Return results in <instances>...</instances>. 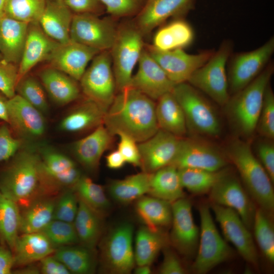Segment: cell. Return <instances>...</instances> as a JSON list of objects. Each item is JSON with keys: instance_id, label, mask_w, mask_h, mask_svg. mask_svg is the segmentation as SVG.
<instances>
[{"instance_id": "1", "label": "cell", "mask_w": 274, "mask_h": 274, "mask_svg": "<svg viewBox=\"0 0 274 274\" xmlns=\"http://www.w3.org/2000/svg\"><path fill=\"white\" fill-rule=\"evenodd\" d=\"M155 107V100L128 87L116 93L106 112L104 125L113 136L124 133L137 143L143 142L159 129Z\"/></svg>"}, {"instance_id": "2", "label": "cell", "mask_w": 274, "mask_h": 274, "mask_svg": "<svg viewBox=\"0 0 274 274\" xmlns=\"http://www.w3.org/2000/svg\"><path fill=\"white\" fill-rule=\"evenodd\" d=\"M224 155L237 169L244 187L253 201L271 215L274 209L273 182L252 150L250 144L239 139L232 140Z\"/></svg>"}, {"instance_id": "3", "label": "cell", "mask_w": 274, "mask_h": 274, "mask_svg": "<svg viewBox=\"0 0 274 274\" xmlns=\"http://www.w3.org/2000/svg\"><path fill=\"white\" fill-rule=\"evenodd\" d=\"M273 71L270 61L252 82L232 94L225 105L231 124L245 138L251 137L256 130L265 91Z\"/></svg>"}, {"instance_id": "4", "label": "cell", "mask_w": 274, "mask_h": 274, "mask_svg": "<svg viewBox=\"0 0 274 274\" xmlns=\"http://www.w3.org/2000/svg\"><path fill=\"white\" fill-rule=\"evenodd\" d=\"M172 92L183 111L187 131L194 135H220L222 127L219 115L199 90L185 82L176 85Z\"/></svg>"}, {"instance_id": "5", "label": "cell", "mask_w": 274, "mask_h": 274, "mask_svg": "<svg viewBox=\"0 0 274 274\" xmlns=\"http://www.w3.org/2000/svg\"><path fill=\"white\" fill-rule=\"evenodd\" d=\"M45 177L39 155L30 151L18 153L0 178V192L17 203L27 199Z\"/></svg>"}, {"instance_id": "6", "label": "cell", "mask_w": 274, "mask_h": 274, "mask_svg": "<svg viewBox=\"0 0 274 274\" xmlns=\"http://www.w3.org/2000/svg\"><path fill=\"white\" fill-rule=\"evenodd\" d=\"M143 37L134 22L118 26L110 50L117 92L130 86L132 71L145 47Z\"/></svg>"}, {"instance_id": "7", "label": "cell", "mask_w": 274, "mask_h": 274, "mask_svg": "<svg viewBox=\"0 0 274 274\" xmlns=\"http://www.w3.org/2000/svg\"><path fill=\"white\" fill-rule=\"evenodd\" d=\"M232 49L231 41L224 40L209 60L187 81L221 106H225L230 97L226 65Z\"/></svg>"}, {"instance_id": "8", "label": "cell", "mask_w": 274, "mask_h": 274, "mask_svg": "<svg viewBox=\"0 0 274 274\" xmlns=\"http://www.w3.org/2000/svg\"><path fill=\"white\" fill-rule=\"evenodd\" d=\"M200 219L199 238L192 270L204 274L219 264L231 259L234 251L220 234L210 208L202 204L199 208Z\"/></svg>"}, {"instance_id": "9", "label": "cell", "mask_w": 274, "mask_h": 274, "mask_svg": "<svg viewBox=\"0 0 274 274\" xmlns=\"http://www.w3.org/2000/svg\"><path fill=\"white\" fill-rule=\"evenodd\" d=\"M133 227L128 222L117 225L102 239L100 257L103 268L115 274H127L134 264L132 245Z\"/></svg>"}, {"instance_id": "10", "label": "cell", "mask_w": 274, "mask_h": 274, "mask_svg": "<svg viewBox=\"0 0 274 274\" xmlns=\"http://www.w3.org/2000/svg\"><path fill=\"white\" fill-rule=\"evenodd\" d=\"M80 82L86 98L107 111L117 93L110 50L101 51L94 56Z\"/></svg>"}, {"instance_id": "11", "label": "cell", "mask_w": 274, "mask_h": 274, "mask_svg": "<svg viewBox=\"0 0 274 274\" xmlns=\"http://www.w3.org/2000/svg\"><path fill=\"white\" fill-rule=\"evenodd\" d=\"M274 52V38L258 48L230 57L227 73L229 94H233L252 82L270 62Z\"/></svg>"}, {"instance_id": "12", "label": "cell", "mask_w": 274, "mask_h": 274, "mask_svg": "<svg viewBox=\"0 0 274 274\" xmlns=\"http://www.w3.org/2000/svg\"><path fill=\"white\" fill-rule=\"evenodd\" d=\"M118 26L113 19L100 18L92 14H74L70 30L71 41L99 51L110 50Z\"/></svg>"}, {"instance_id": "13", "label": "cell", "mask_w": 274, "mask_h": 274, "mask_svg": "<svg viewBox=\"0 0 274 274\" xmlns=\"http://www.w3.org/2000/svg\"><path fill=\"white\" fill-rule=\"evenodd\" d=\"M150 55L176 85L187 82L191 75L211 57L214 51L206 50L189 54L183 49L163 51L152 45H145Z\"/></svg>"}, {"instance_id": "14", "label": "cell", "mask_w": 274, "mask_h": 274, "mask_svg": "<svg viewBox=\"0 0 274 274\" xmlns=\"http://www.w3.org/2000/svg\"><path fill=\"white\" fill-rule=\"evenodd\" d=\"M209 193L211 203L232 209L246 226L250 230L252 229L256 207L239 180L229 169Z\"/></svg>"}, {"instance_id": "15", "label": "cell", "mask_w": 274, "mask_h": 274, "mask_svg": "<svg viewBox=\"0 0 274 274\" xmlns=\"http://www.w3.org/2000/svg\"><path fill=\"white\" fill-rule=\"evenodd\" d=\"M172 225L169 240L174 247L188 258L195 256L199 238V229L194 222L191 204L184 197L173 202Z\"/></svg>"}, {"instance_id": "16", "label": "cell", "mask_w": 274, "mask_h": 274, "mask_svg": "<svg viewBox=\"0 0 274 274\" xmlns=\"http://www.w3.org/2000/svg\"><path fill=\"white\" fill-rule=\"evenodd\" d=\"M211 208L227 241L230 242L242 257L255 266L258 253L250 232L238 214L231 209L211 203Z\"/></svg>"}, {"instance_id": "17", "label": "cell", "mask_w": 274, "mask_h": 274, "mask_svg": "<svg viewBox=\"0 0 274 274\" xmlns=\"http://www.w3.org/2000/svg\"><path fill=\"white\" fill-rule=\"evenodd\" d=\"M227 161L224 154L207 142L182 138L178 153L170 165L177 169L217 171L225 168Z\"/></svg>"}, {"instance_id": "18", "label": "cell", "mask_w": 274, "mask_h": 274, "mask_svg": "<svg viewBox=\"0 0 274 274\" xmlns=\"http://www.w3.org/2000/svg\"><path fill=\"white\" fill-rule=\"evenodd\" d=\"M182 138L159 129L151 137L139 143L143 171L152 174L170 165L178 153Z\"/></svg>"}, {"instance_id": "19", "label": "cell", "mask_w": 274, "mask_h": 274, "mask_svg": "<svg viewBox=\"0 0 274 274\" xmlns=\"http://www.w3.org/2000/svg\"><path fill=\"white\" fill-rule=\"evenodd\" d=\"M196 0H146L133 21L143 36L170 17L179 18L193 9Z\"/></svg>"}, {"instance_id": "20", "label": "cell", "mask_w": 274, "mask_h": 274, "mask_svg": "<svg viewBox=\"0 0 274 274\" xmlns=\"http://www.w3.org/2000/svg\"><path fill=\"white\" fill-rule=\"evenodd\" d=\"M136 73L132 75L130 86L154 100L172 92L175 85L144 47L138 61Z\"/></svg>"}, {"instance_id": "21", "label": "cell", "mask_w": 274, "mask_h": 274, "mask_svg": "<svg viewBox=\"0 0 274 274\" xmlns=\"http://www.w3.org/2000/svg\"><path fill=\"white\" fill-rule=\"evenodd\" d=\"M99 51L72 41L59 44L47 60L50 66L80 81L88 63Z\"/></svg>"}, {"instance_id": "22", "label": "cell", "mask_w": 274, "mask_h": 274, "mask_svg": "<svg viewBox=\"0 0 274 274\" xmlns=\"http://www.w3.org/2000/svg\"><path fill=\"white\" fill-rule=\"evenodd\" d=\"M8 123L20 135L39 137L46 128L42 113L18 94L8 99Z\"/></svg>"}, {"instance_id": "23", "label": "cell", "mask_w": 274, "mask_h": 274, "mask_svg": "<svg viewBox=\"0 0 274 274\" xmlns=\"http://www.w3.org/2000/svg\"><path fill=\"white\" fill-rule=\"evenodd\" d=\"M59 44L45 33L38 22L29 23L22 57L18 64V82L39 62L47 60Z\"/></svg>"}, {"instance_id": "24", "label": "cell", "mask_w": 274, "mask_h": 274, "mask_svg": "<svg viewBox=\"0 0 274 274\" xmlns=\"http://www.w3.org/2000/svg\"><path fill=\"white\" fill-rule=\"evenodd\" d=\"M73 15L63 1L46 0L38 23L50 38L59 44H65L71 41Z\"/></svg>"}, {"instance_id": "25", "label": "cell", "mask_w": 274, "mask_h": 274, "mask_svg": "<svg viewBox=\"0 0 274 274\" xmlns=\"http://www.w3.org/2000/svg\"><path fill=\"white\" fill-rule=\"evenodd\" d=\"M113 136L104 124L99 125L74 143L73 150L76 159L87 169H96L103 153L112 145Z\"/></svg>"}, {"instance_id": "26", "label": "cell", "mask_w": 274, "mask_h": 274, "mask_svg": "<svg viewBox=\"0 0 274 274\" xmlns=\"http://www.w3.org/2000/svg\"><path fill=\"white\" fill-rule=\"evenodd\" d=\"M29 23L6 16L0 19V53L3 59L18 65L25 45Z\"/></svg>"}, {"instance_id": "27", "label": "cell", "mask_w": 274, "mask_h": 274, "mask_svg": "<svg viewBox=\"0 0 274 274\" xmlns=\"http://www.w3.org/2000/svg\"><path fill=\"white\" fill-rule=\"evenodd\" d=\"M39 77L48 94L58 105L68 104L79 97L76 80L64 73L49 66L40 72Z\"/></svg>"}, {"instance_id": "28", "label": "cell", "mask_w": 274, "mask_h": 274, "mask_svg": "<svg viewBox=\"0 0 274 274\" xmlns=\"http://www.w3.org/2000/svg\"><path fill=\"white\" fill-rule=\"evenodd\" d=\"M13 250L15 264L24 265L50 255L54 247L43 233L37 232L18 236Z\"/></svg>"}, {"instance_id": "29", "label": "cell", "mask_w": 274, "mask_h": 274, "mask_svg": "<svg viewBox=\"0 0 274 274\" xmlns=\"http://www.w3.org/2000/svg\"><path fill=\"white\" fill-rule=\"evenodd\" d=\"M106 112L96 102L86 98L62 120L60 128L69 132L95 129L104 124Z\"/></svg>"}, {"instance_id": "30", "label": "cell", "mask_w": 274, "mask_h": 274, "mask_svg": "<svg viewBox=\"0 0 274 274\" xmlns=\"http://www.w3.org/2000/svg\"><path fill=\"white\" fill-rule=\"evenodd\" d=\"M194 39L191 25L181 17L176 18L157 31L152 45L163 51L184 49L192 44Z\"/></svg>"}, {"instance_id": "31", "label": "cell", "mask_w": 274, "mask_h": 274, "mask_svg": "<svg viewBox=\"0 0 274 274\" xmlns=\"http://www.w3.org/2000/svg\"><path fill=\"white\" fill-rule=\"evenodd\" d=\"M157 101L155 113L159 129L182 138L187 131L185 118L173 92L164 94Z\"/></svg>"}, {"instance_id": "32", "label": "cell", "mask_w": 274, "mask_h": 274, "mask_svg": "<svg viewBox=\"0 0 274 274\" xmlns=\"http://www.w3.org/2000/svg\"><path fill=\"white\" fill-rule=\"evenodd\" d=\"M41 159L44 174L49 181L60 185L74 186L81 177L74 162L62 154L46 151Z\"/></svg>"}, {"instance_id": "33", "label": "cell", "mask_w": 274, "mask_h": 274, "mask_svg": "<svg viewBox=\"0 0 274 274\" xmlns=\"http://www.w3.org/2000/svg\"><path fill=\"white\" fill-rule=\"evenodd\" d=\"M73 224L79 242L93 250L101 232V214L79 199L78 210Z\"/></svg>"}, {"instance_id": "34", "label": "cell", "mask_w": 274, "mask_h": 274, "mask_svg": "<svg viewBox=\"0 0 274 274\" xmlns=\"http://www.w3.org/2000/svg\"><path fill=\"white\" fill-rule=\"evenodd\" d=\"M178 169L169 165L151 174L149 194L170 203L184 197Z\"/></svg>"}, {"instance_id": "35", "label": "cell", "mask_w": 274, "mask_h": 274, "mask_svg": "<svg viewBox=\"0 0 274 274\" xmlns=\"http://www.w3.org/2000/svg\"><path fill=\"white\" fill-rule=\"evenodd\" d=\"M136 211L145 226L159 230L160 227L171 224L172 209L170 202L154 197L142 196L138 199Z\"/></svg>"}, {"instance_id": "36", "label": "cell", "mask_w": 274, "mask_h": 274, "mask_svg": "<svg viewBox=\"0 0 274 274\" xmlns=\"http://www.w3.org/2000/svg\"><path fill=\"white\" fill-rule=\"evenodd\" d=\"M166 244L165 236L159 230H154L146 226L141 227L135 237V263L137 265H150Z\"/></svg>"}, {"instance_id": "37", "label": "cell", "mask_w": 274, "mask_h": 274, "mask_svg": "<svg viewBox=\"0 0 274 274\" xmlns=\"http://www.w3.org/2000/svg\"><path fill=\"white\" fill-rule=\"evenodd\" d=\"M151 174L145 172L112 182L109 186L112 197L121 203H129L149 193Z\"/></svg>"}, {"instance_id": "38", "label": "cell", "mask_w": 274, "mask_h": 274, "mask_svg": "<svg viewBox=\"0 0 274 274\" xmlns=\"http://www.w3.org/2000/svg\"><path fill=\"white\" fill-rule=\"evenodd\" d=\"M55 203L50 199L37 200L21 213L19 231L41 232L53 219Z\"/></svg>"}, {"instance_id": "39", "label": "cell", "mask_w": 274, "mask_h": 274, "mask_svg": "<svg viewBox=\"0 0 274 274\" xmlns=\"http://www.w3.org/2000/svg\"><path fill=\"white\" fill-rule=\"evenodd\" d=\"M92 251L82 245H68L59 247L54 256L60 261L71 273L89 274L92 273L95 268Z\"/></svg>"}, {"instance_id": "40", "label": "cell", "mask_w": 274, "mask_h": 274, "mask_svg": "<svg viewBox=\"0 0 274 274\" xmlns=\"http://www.w3.org/2000/svg\"><path fill=\"white\" fill-rule=\"evenodd\" d=\"M20 217L18 203L0 192V238L12 250L18 237Z\"/></svg>"}, {"instance_id": "41", "label": "cell", "mask_w": 274, "mask_h": 274, "mask_svg": "<svg viewBox=\"0 0 274 274\" xmlns=\"http://www.w3.org/2000/svg\"><path fill=\"white\" fill-rule=\"evenodd\" d=\"M228 169L226 167L217 171L190 168L178 169L183 188L195 194L209 193Z\"/></svg>"}, {"instance_id": "42", "label": "cell", "mask_w": 274, "mask_h": 274, "mask_svg": "<svg viewBox=\"0 0 274 274\" xmlns=\"http://www.w3.org/2000/svg\"><path fill=\"white\" fill-rule=\"evenodd\" d=\"M259 207H256L253 228L258 245L266 258L274 261V230L270 216Z\"/></svg>"}, {"instance_id": "43", "label": "cell", "mask_w": 274, "mask_h": 274, "mask_svg": "<svg viewBox=\"0 0 274 274\" xmlns=\"http://www.w3.org/2000/svg\"><path fill=\"white\" fill-rule=\"evenodd\" d=\"M74 187L78 198L100 214L109 209L110 202L102 187L90 178L81 176Z\"/></svg>"}, {"instance_id": "44", "label": "cell", "mask_w": 274, "mask_h": 274, "mask_svg": "<svg viewBox=\"0 0 274 274\" xmlns=\"http://www.w3.org/2000/svg\"><path fill=\"white\" fill-rule=\"evenodd\" d=\"M46 0H6L5 15L27 23L38 22Z\"/></svg>"}, {"instance_id": "45", "label": "cell", "mask_w": 274, "mask_h": 274, "mask_svg": "<svg viewBox=\"0 0 274 274\" xmlns=\"http://www.w3.org/2000/svg\"><path fill=\"white\" fill-rule=\"evenodd\" d=\"M16 91L42 113L48 111V105L43 85L35 77L26 75L21 79L17 84Z\"/></svg>"}, {"instance_id": "46", "label": "cell", "mask_w": 274, "mask_h": 274, "mask_svg": "<svg viewBox=\"0 0 274 274\" xmlns=\"http://www.w3.org/2000/svg\"><path fill=\"white\" fill-rule=\"evenodd\" d=\"M41 232L53 246L63 247L79 242L73 223L53 219Z\"/></svg>"}, {"instance_id": "47", "label": "cell", "mask_w": 274, "mask_h": 274, "mask_svg": "<svg viewBox=\"0 0 274 274\" xmlns=\"http://www.w3.org/2000/svg\"><path fill=\"white\" fill-rule=\"evenodd\" d=\"M256 130L264 138H274V94L270 84L265 91Z\"/></svg>"}, {"instance_id": "48", "label": "cell", "mask_w": 274, "mask_h": 274, "mask_svg": "<svg viewBox=\"0 0 274 274\" xmlns=\"http://www.w3.org/2000/svg\"><path fill=\"white\" fill-rule=\"evenodd\" d=\"M112 18L136 15L146 0H99Z\"/></svg>"}, {"instance_id": "49", "label": "cell", "mask_w": 274, "mask_h": 274, "mask_svg": "<svg viewBox=\"0 0 274 274\" xmlns=\"http://www.w3.org/2000/svg\"><path fill=\"white\" fill-rule=\"evenodd\" d=\"M78 199L74 192H64L55 204L53 219L73 223L78 210Z\"/></svg>"}, {"instance_id": "50", "label": "cell", "mask_w": 274, "mask_h": 274, "mask_svg": "<svg viewBox=\"0 0 274 274\" xmlns=\"http://www.w3.org/2000/svg\"><path fill=\"white\" fill-rule=\"evenodd\" d=\"M18 77V65L0 59V92L8 99L16 94Z\"/></svg>"}, {"instance_id": "51", "label": "cell", "mask_w": 274, "mask_h": 274, "mask_svg": "<svg viewBox=\"0 0 274 274\" xmlns=\"http://www.w3.org/2000/svg\"><path fill=\"white\" fill-rule=\"evenodd\" d=\"M257 158L274 182V145L272 140L264 138L259 141L256 145Z\"/></svg>"}, {"instance_id": "52", "label": "cell", "mask_w": 274, "mask_h": 274, "mask_svg": "<svg viewBox=\"0 0 274 274\" xmlns=\"http://www.w3.org/2000/svg\"><path fill=\"white\" fill-rule=\"evenodd\" d=\"M119 141L118 150L126 162L141 167V156L138 144L133 138L124 133L118 134Z\"/></svg>"}, {"instance_id": "53", "label": "cell", "mask_w": 274, "mask_h": 274, "mask_svg": "<svg viewBox=\"0 0 274 274\" xmlns=\"http://www.w3.org/2000/svg\"><path fill=\"white\" fill-rule=\"evenodd\" d=\"M20 146V141L13 137L7 125L0 127V162L14 156Z\"/></svg>"}, {"instance_id": "54", "label": "cell", "mask_w": 274, "mask_h": 274, "mask_svg": "<svg viewBox=\"0 0 274 274\" xmlns=\"http://www.w3.org/2000/svg\"><path fill=\"white\" fill-rule=\"evenodd\" d=\"M75 14H92L98 16L106 9L99 0H63Z\"/></svg>"}, {"instance_id": "55", "label": "cell", "mask_w": 274, "mask_h": 274, "mask_svg": "<svg viewBox=\"0 0 274 274\" xmlns=\"http://www.w3.org/2000/svg\"><path fill=\"white\" fill-rule=\"evenodd\" d=\"M163 259L159 269L161 274H184L186 270L179 257L170 249L165 246L163 249Z\"/></svg>"}, {"instance_id": "56", "label": "cell", "mask_w": 274, "mask_h": 274, "mask_svg": "<svg viewBox=\"0 0 274 274\" xmlns=\"http://www.w3.org/2000/svg\"><path fill=\"white\" fill-rule=\"evenodd\" d=\"M41 261L40 271L43 274H70L67 267L54 256L49 255Z\"/></svg>"}, {"instance_id": "57", "label": "cell", "mask_w": 274, "mask_h": 274, "mask_svg": "<svg viewBox=\"0 0 274 274\" xmlns=\"http://www.w3.org/2000/svg\"><path fill=\"white\" fill-rule=\"evenodd\" d=\"M15 265L14 255L7 248L0 246V274H10Z\"/></svg>"}, {"instance_id": "58", "label": "cell", "mask_w": 274, "mask_h": 274, "mask_svg": "<svg viewBox=\"0 0 274 274\" xmlns=\"http://www.w3.org/2000/svg\"><path fill=\"white\" fill-rule=\"evenodd\" d=\"M107 166L111 169H119L121 168L126 163L121 154L118 150H114L106 157Z\"/></svg>"}, {"instance_id": "59", "label": "cell", "mask_w": 274, "mask_h": 274, "mask_svg": "<svg viewBox=\"0 0 274 274\" xmlns=\"http://www.w3.org/2000/svg\"><path fill=\"white\" fill-rule=\"evenodd\" d=\"M8 99L0 92V119L7 123L9 121L7 108Z\"/></svg>"}, {"instance_id": "60", "label": "cell", "mask_w": 274, "mask_h": 274, "mask_svg": "<svg viewBox=\"0 0 274 274\" xmlns=\"http://www.w3.org/2000/svg\"><path fill=\"white\" fill-rule=\"evenodd\" d=\"M136 274H150L151 273V268L150 265H138L134 270Z\"/></svg>"}, {"instance_id": "61", "label": "cell", "mask_w": 274, "mask_h": 274, "mask_svg": "<svg viewBox=\"0 0 274 274\" xmlns=\"http://www.w3.org/2000/svg\"><path fill=\"white\" fill-rule=\"evenodd\" d=\"M6 0H0V19L5 16V7Z\"/></svg>"}, {"instance_id": "62", "label": "cell", "mask_w": 274, "mask_h": 274, "mask_svg": "<svg viewBox=\"0 0 274 274\" xmlns=\"http://www.w3.org/2000/svg\"><path fill=\"white\" fill-rule=\"evenodd\" d=\"M2 58H2V55L0 53V59H2Z\"/></svg>"}, {"instance_id": "63", "label": "cell", "mask_w": 274, "mask_h": 274, "mask_svg": "<svg viewBox=\"0 0 274 274\" xmlns=\"http://www.w3.org/2000/svg\"><path fill=\"white\" fill-rule=\"evenodd\" d=\"M56 1H63V0H56Z\"/></svg>"}]
</instances>
